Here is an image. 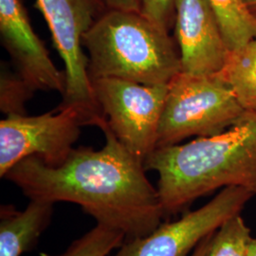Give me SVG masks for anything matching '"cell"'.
<instances>
[{"label":"cell","instance_id":"1","mask_svg":"<svg viewBox=\"0 0 256 256\" xmlns=\"http://www.w3.org/2000/svg\"><path fill=\"white\" fill-rule=\"evenodd\" d=\"M99 128L106 137L101 149L74 148L57 167L28 156L4 178L30 200L81 206L97 224L122 232L126 241L147 236L165 218L158 188L147 178L144 162L120 142L106 120Z\"/></svg>","mask_w":256,"mask_h":256},{"label":"cell","instance_id":"2","mask_svg":"<svg viewBox=\"0 0 256 256\" xmlns=\"http://www.w3.org/2000/svg\"><path fill=\"white\" fill-rule=\"evenodd\" d=\"M144 168L158 174L165 218L228 186L243 187L256 196V113L247 112L218 135L156 147L146 158Z\"/></svg>","mask_w":256,"mask_h":256},{"label":"cell","instance_id":"3","mask_svg":"<svg viewBox=\"0 0 256 256\" xmlns=\"http://www.w3.org/2000/svg\"><path fill=\"white\" fill-rule=\"evenodd\" d=\"M90 80L116 78L149 86L169 84L182 72L169 32L138 12L108 10L82 36Z\"/></svg>","mask_w":256,"mask_h":256},{"label":"cell","instance_id":"4","mask_svg":"<svg viewBox=\"0 0 256 256\" xmlns=\"http://www.w3.org/2000/svg\"><path fill=\"white\" fill-rule=\"evenodd\" d=\"M246 114L232 92L216 75L182 72L169 84L156 147L178 144L192 136L218 135Z\"/></svg>","mask_w":256,"mask_h":256},{"label":"cell","instance_id":"5","mask_svg":"<svg viewBox=\"0 0 256 256\" xmlns=\"http://www.w3.org/2000/svg\"><path fill=\"white\" fill-rule=\"evenodd\" d=\"M56 50L64 64L66 88L59 106H81L99 126L104 115L95 100L88 74V58L82 50V36L101 16L102 0H36Z\"/></svg>","mask_w":256,"mask_h":256},{"label":"cell","instance_id":"6","mask_svg":"<svg viewBox=\"0 0 256 256\" xmlns=\"http://www.w3.org/2000/svg\"><path fill=\"white\" fill-rule=\"evenodd\" d=\"M92 126L81 106L70 104L39 116L9 115L0 122V176L28 156L45 164H62L81 135V128Z\"/></svg>","mask_w":256,"mask_h":256},{"label":"cell","instance_id":"7","mask_svg":"<svg viewBox=\"0 0 256 256\" xmlns=\"http://www.w3.org/2000/svg\"><path fill=\"white\" fill-rule=\"evenodd\" d=\"M93 94L110 130L144 164L156 148L169 84L149 86L116 78L92 80Z\"/></svg>","mask_w":256,"mask_h":256},{"label":"cell","instance_id":"8","mask_svg":"<svg viewBox=\"0 0 256 256\" xmlns=\"http://www.w3.org/2000/svg\"><path fill=\"white\" fill-rule=\"evenodd\" d=\"M254 194L239 186L223 188L210 202L162 223L144 238L126 241L111 256H189L206 236L232 216L242 212Z\"/></svg>","mask_w":256,"mask_h":256},{"label":"cell","instance_id":"9","mask_svg":"<svg viewBox=\"0 0 256 256\" xmlns=\"http://www.w3.org/2000/svg\"><path fill=\"white\" fill-rule=\"evenodd\" d=\"M0 36L18 74L36 92L64 93V72L56 68L34 32L22 0H0Z\"/></svg>","mask_w":256,"mask_h":256},{"label":"cell","instance_id":"10","mask_svg":"<svg viewBox=\"0 0 256 256\" xmlns=\"http://www.w3.org/2000/svg\"><path fill=\"white\" fill-rule=\"evenodd\" d=\"M174 28L182 72L218 74L229 50L209 0H176Z\"/></svg>","mask_w":256,"mask_h":256},{"label":"cell","instance_id":"11","mask_svg":"<svg viewBox=\"0 0 256 256\" xmlns=\"http://www.w3.org/2000/svg\"><path fill=\"white\" fill-rule=\"evenodd\" d=\"M54 205L30 200L23 210H18L14 205H1L0 256H21L34 248L50 224Z\"/></svg>","mask_w":256,"mask_h":256},{"label":"cell","instance_id":"12","mask_svg":"<svg viewBox=\"0 0 256 256\" xmlns=\"http://www.w3.org/2000/svg\"><path fill=\"white\" fill-rule=\"evenodd\" d=\"M247 112L256 113V38L229 50L222 68L214 74Z\"/></svg>","mask_w":256,"mask_h":256},{"label":"cell","instance_id":"13","mask_svg":"<svg viewBox=\"0 0 256 256\" xmlns=\"http://www.w3.org/2000/svg\"><path fill=\"white\" fill-rule=\"evenodd\" d=\"M229 50L256 38V16L243 0H209Z\"/></svg>","mask_w":256,"mask_h":256},{"label":"cell","instance_id":"14","mask_svg":"<svg viewBox=\"0 0 256 256\" xmlns=\"http://www.w3.org/2000/svg\"><path fill=\"white\" fill-rule=\"evenodd\" d=\"M252 232L241 214L225 221L212 238L205 256H248Z\"/></svg>","mask_w":256,"mask_h":256},{"label":"cell","instance_id":"15","mask_svg":"<svg viewBox=\"0 0 256 256\" xmlns=\"http://www.w3.org/2000/svg\"><path fill=\"white\" fill-rule=\"evenodd\" d=\"M126 242V234L119 230L97 224L81 238L74 240L62 254L41 256H110Z\"/></svg>","mask_w":256,"mask_h":256},{"label":"cell","instance_id":"16","mask_svg":"<svg viewBox=\"0 0 256 256\" xmlns=\"http://www.w3.org/2000/svg\"><path fill=\"white\" fill-rule=\"evenodd\" d=\"M36 90L18 74L2 72L0 78V110L7 116L26 115L25 104Z\"/></svg>","mask_w":256,"mask_h":256},{"label":"cell","instance_id":"17","mask_svg":"<svg viewBox=\"0 0 256 256\" xmlns=\"http://www.w3.org/2000/svg\"><path fill=\"white\" fill-rule=\"evenodd\" d=\"M140 14L169 32L174 26L176 0H140Z\"/></svg>","mask_w":256,"mask_h":256},{"label":"cell","instance_id":"18","mask_svg":"<svg viewBox=\"0 0 256 256\" xmlns=\"http://www.w3.org/2000/svg\"><path fill=\"white\" fill-rule=\"evenodd\" d=\"M106 9L138 12H140V0H102Z\"/></svg>","mask_w":256,"mask_h":256},{"label":"cell","instance_id":"19","mask_svg":"<svg viewBox=\"0 0 256 256\" xmlns=\"http://www.w3.org/2000/svg\"><path fill=\"white\" fill-rule=\"evenodd\" d=\"M214 234H212L210 236H208L204 238L202 242L198 244V246L194 250V252H192L190 256H206V254H207V252H208V250L210 248V241H212V238Z\"/></svg>","mask_w":256,"mask_h":256},{"label":"cell","instance_id":"20","mask_svg":"<svg viewBox=\"0 0 256 256\" xmlns=\"http://www.w3.org/2000/svg\"><path fill=\"white\" fill-rule=\"evenodd\" d=\"M248 10L256 16V0H243Z\"/></svg>","mask_w":256,"mask_h":256},{"label":"cell","instance_id":"21","mask_svg":"<svg viewBox=\"0 0 256 256\" xmlns=\"http://www.w3.org/2000/svg\"><path fill=\"white\" fill-rule=\"evenodd\" d=\"M256 256V238H252L250 245V256Z\"/></svg>","mask_w":256,"mask_h":256}]
</instances>
